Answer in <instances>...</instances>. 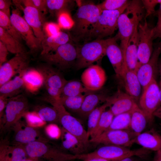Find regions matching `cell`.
<instances>
[{"instance_id": "91938a15", "label": "cell", "mask_w": 161, "mask_h": 161, "mask_svg": "<svg viewBox=\"0 0 161 161\" xmlns=\"http://www.w3.org/2000/svg\"><path fill=\"white\" fill-rule=\"evenodd\" d=\"M155 116L161 118V109H158L155 113Z\"/></svg>"}, {"instance_id": "4dcf8cb0", "label": "cell", "mask_w": 161, "mask_h": 161, "mask_svg": "<svg viewBox=\"0 0 161 161\" xmlns=\"http://www.w3.org/2000/svg\"><path fill=\"white\" fill-rule=\"evenodd\" d=\"M0 41L6 46L8 51L15 54L27 52L24 46L19 42L0 27Z\"/></svg>"}, {"instance_id": "277c9868", "label": "cell", "mask_w": 161, "mask_h": 161, "mask_svg": "<svg viewBox=\"0 0 161 161\" xmlns=\"http://www.w3.org/2000/svg\"><path fill=\"white\" fill-rule=\"evenodd\" d=\"M150 151L142 148L131 150L126 147L113 145H104L90 153L77 155V159L83 160L93 158H100L119 161L127 157L135 156L140 157L148 155Z\"/></svg>"}, {"instance_id": "3957f363", "label": "cell", "mask_w": 161, "mask_h": 161, "mask_svg": "<svg viewBox=\"0 0 161 161\" xmlns=\"http://www.w3.org/2000/svg\"><path fill=\"white\" fill-rule=\"evenodd\" d=\"M130 1L118 10L102 11L96 22L90 29L86 42L102 39L112 35L118 29L119 17L127 8Z\"/></svg>"}, {"instance_id": "ee69618b", "label": "cell", "mask_w": 161, "mask_h": 161, "mask_svg": "<svg viewBox=\"0 0 161 161\" xmlns=\"http://www.w3.org/2000/svg\"><path fill=\"white\" fill-rule=\"evenodd\" d=\"M25 117L27 124L32 127L41 126L45 123L42 120L36 112H27Z\"/></svg>"}, {"instance_id": "6f0895ef", "label": "cell", "mask_w": 161, "mask_h": 161, "mask_svg": "<svg viewBox=\"0 0 161 161\" xmlns=\"http://www.w3.org/2000/svg\"><path fill=\"white\" fill-rule=\"evenodd\" d=\"M155 13L157 16H161V3L160 4V6L158 10L155 11Z\"/></svg>"}, {"instance_id": "cb8c5ba5", "label": "cell", "mask_w": 161, "mask_h": 161, "mask_svg": "<svg viewBox=\"0 0 161 161\" xmlns=\"http://www.w3.org/2000/svg\"><path fill=\"white\" fill-rule=\"evenodd\" d=\"M120 78L123 80L128 94L137 100L140 95L141 86L137 72L127 69L125 66Z\"/></svg>"}, {"instance_id": "30bf717a", "label": "cell", "mask_w": 161, "mask_h": 161, "mask_svg": "<svg viewBox=\"0 0 161 161\" xmlns=\"http://www.w3.org/2000/svg\"><path fill=\"white\" fill-rule=\"evenodd\" d=\"M28 108V100L24 95L20 94L9 98L5 110L3 129L6 130L12 128L24 116Z\"/></svg>"}, {"instance_id": "603a6c76", "label": "cell", "mask_w": 161, "mask_h": 161, "mask_svg": "<svg viewBox=\"0 0 161 161\" xmlns=\"http://www.w3.org/2000/svg\"><path fill=\"white\" fill-rule=\"evenodd\" d=\"M134 143L145 149L157 152L161 150V135L152 128L137 135Z\"/></svg>"}, {"instance_id": "7402d4cb", "label": "cell", "mask_w": 161, "mask_h": 161, "mask_svg": "<svg viewBox=\"0 0 161 161\" xmlns=\"http://www.w3.org/2000/svg\"><path fill=\"white\" fill-rule=\"evenodd\" d=\"M139 23L136 25L123 53L125 63L127 69L136 72L138 69V27Z\"/></svg>"}, {"instance_id": "f6af8a7d", "label": "cell", "mask_w": 161, "mask_h": 161, "mask_svg": "<svg viewBox=\"0 0 161 161\" xmlns=\"http://www.w3.org/2000/svg\"><path fill=\"white\" fill-rule=\"evenodd\" d=\"M144 9L145 10V18L155 13L156 6L161 3V0H141Z\"/></svg>"}, {"instance_id": "ba28073f", "label": "cell", "mask_w": 161, "mask_h": 161, "mask_svg": "<svg viewBox=\"0 0 161 161\" xmlns=\"http://www.w3.org/2000/svg\"><path fill=\"white\" fill-rule=\"evenodd\" d=\"M51 104L57 110L59 123L62 125L63 128L75 136L88 147L90 143L89 137L80 122L71 114L61 104L60 100L54 102Z\"/></svg>"}, {"instance_id": "680465c9", "label": "cell", "mask_w": 161, "mask_h": 161, "mask_svg": "<svg viewBox=\"0 0 161 161\" xmlns=\"http://www.w3.org/2000/svg\"><path fill=\"white\" fill-rule=\"evenodd\" d=\"M160 88V105L158 109L161 108V80H160V86H159Z\"/></svg>"}, {"instance_id": "484cf974", "label": "cell", "mask_w": 161, "mask_h": 161, "mask_svg": "<svg viewBox=\"0 0 161 161\" xmlns=\"http://www.w3.org/2000/svg\"><path fill=\"white\" fill-rule=\"evenodd\" d=\"M70 39L68 33L62 31L54 35L45 37L41 42L40 55L54 51L61 46L69 41Z\"/></svg>"}, {"instance_id": "94428289", "label": "cell", "mask_w": 161, "mask_h": 161, "mask_svg": "<svg viewBox=\"0 0 161 161\" xmlns=\"http://www.w3.org/2000/svg\"><path fill=\"white\" fill-rule=\"evenodd\" d=\"M37 158L29 157L26 161H40Z\"/></svg>"}, {"instance_id": "7bdbcfd3", "label": "cell", "mask_w": 161, "mask_h": 161, "mask_svg": "<svg viewBox=\"0 0 161 161\" xmlns=\"http://www.w3.org/2000/svg\"><path fill=\"white\" fill-rule=\"evenodd\" d=\"M19 1L23 7H33L44 14L48 11L47 0H23Z\"/></svg>"}, {"instance_id": "c3c4849f", "label": "cell", "mask_w": 161, "mask_h": 161, "mask_svg": "<svg viewBox=\"0 0 161 161\" xmlns=\"http://www.w3.org/2000/svg\"><path fill=\"white\" fill-rule=\"evenodd\" d=\"M11 4V0H0V11L10 17V8Z\"/></svg>"}, {"instance_id": "60d3db41", "label": "cell", "mask_w": 161, "mask_h": 161, "mask_svg": "<svg viewBox=\"0 0 161 161\" xmlns=\"http://www.w3.org/2000/svg\"><path fill=\"white\" fill-rule=\"evenodd\" d=\"M129 1L127 0H106L97 5L101 11L114 10L122 8Z\"/></svg>"}, {"instance_id": "5bb4252c", "label": "cell", "mask_w": 161, "mask_h": 161, "mask_svg": "<svg viewBox=\"0 0 161 161\" xmlns=\"http://www.w3.org/2000/svg\"><path fill=\"white\" fill-rule=\"evenodd\" d=\"M160 105V88L155 78L143 89L139 100L140 108L147 117L150 123Z\"/></svg>"}, {"instance_id": "d6a6232c", "label": "cell", "mask_w": 161, "mask_h": 161, "mask_svg": "<svg viewBox=\"0 0 161 161\" xmlns=\"http://www.w3.org/2000/svg\"><path fill=\"white\" fill-rule=\"evenodd\" d=\"M110 105L108 102H106L101 106L97 107L88 115L86 131L89 137L95 131L102 113Z\"/></svg>"}, {"instance_id": "bcb514c9", "label": "cell", "mask_w": 161, "mask_h": 161, "mask_svg": "<svg viewBox=\"0 0 161 161\" xmlns=\"http://www.w3.org/2000/svg\"><path fill=\"white\" fill-rule=\"evenodd\" d=\"M60 27L58 25L53 22H45L43 27L45 37L54 35L59 32Z\"/></svg>"}, {"instance_id": "7dc6e473", "label": "cell", "mask_w": 161, "mask_h": 161, "mask_svg": "<svg viewBox=\"0 0 161 161\" xmlns=\"http://www.w3.org/2000/svg\"><path fill=\"white\" fill-rule=\"evenodd\" d=\"M45 131L47 134L52 138H57L61 136V130L55 123H52L47 126L45 128Z\"/></svg>"}, {"instance_id": "9a60e30c", "label": "cell", "mask_w": 161, "mask_h": 161, "mask_svg": "<svg viewBox=\"0 0 161 161\" xmlns=\"http://www.w3.org/2000/svg\"><path fill=\"white\" fill-rule=\"evenodd\" d=\"M104 69L97 64L87 67L82 72L81 80L84 86L89 90L94 92L101 89L106 80Z\"/></svg>"}, {"instance_id": "681fc988", "label": "cell", "mask_w": 161, "mask_h": 161, "mask_svg": "<svg viewBox=\"0 0 161 161\" xmlns=\"http://www.w3.org/2000/svg\"><path fill=\"white\" fill-rule=\"evenodd\" d=\"M8 51L5 45L0 41V66L7 62Z\"/></svg>"}, {"instance_id": "52a82bcc", "label": "cell", "mask_w": 161, "mask_h": 161, "mask_svg": "<svg viewBox=\"0 0 161 161\" xmlns=\"http://www.w3.org/2000/svg\"><path fill=\"white\" fill-rule=\"evenodd\" d=\"M29 157L45 161H71L77 156L64 152L49 144L47 142L35 141L25 145Z\"/></svg>"}, {"instance_id": "83f0119b", "label": "cell", "mask_w": 161, "mask_h": 161, "mask_svg": "<svg viewBox=\"0 0 161 161\" xmlns=\"http://www.w3.org/2000/svg\"><path fill=\"white\" fill-rule=\"evenodd\" d=\"M107 98L102 94L93 92L86 93L78 113L83 118L88 117L90 113L100 102H106Z\"/></svg>"}, {"instance_id": "e0dca14e", "label": "cell", "mask_w": 161, "mask_h": 161, "mask_svg": "<svg viewBox=\"0 0 161 161\" xmlns=\"http://www.w3.org/2000/svg\"><path fill=\"white\" fill-rule=\"evenodd\" d=\"M36 69L43 78V86L45 89H55L61 91L67 81L59 70L46 63L38 66Z\"/></svg>"}, {"instance_id": "ffe728a7", "label": "cell", "mask_w": 161, "mask_h": 161, "mask_svg": "<svg viewBox=\"0 0 161 161\" xmlns=\"http://www.w3.org/2000/svg\"><path fill=\"white\" fill-rule=\"evenodd\" d=\"M156 46L149 61L142 65L137 69V74L143 90L155 78V75L158 70V60L161 53Z\"/></svg>"}, {"instance_id": "4fadbf2b", "label": "cell", "mask_w": 161, "mask_h": 161, "mask_svg": "<svg viewBox=\"0 0 161 161\" xmlns=\"http://www.w3.org/2000/svg\"><path fill=\"white\" fill-rule=\"evenodd\" d=\"M136 135L131 130H107L99 136L90 138V143L104 145L129 147L134 143Z\"/></svg>"}, {"instance_id": "74e56055", "label": "cell", "mask_w": 161, "mask_h": 161, "mask_svg": "<svg viewBox=\"0 0 161 161\" xmlns=\"http://www.w3.org/2000/svg\"><path fill=\"white\" fill-rule=\"evenodd\" d=\"M7 155L9 161H26L29 157L25 145L21 144L7 145Z\"/></svg>"}, {"instance_id": "5b68a950", "label": "cell", "mask_w": 161, "mask_h": 161, "mask_svg": "<svg viewBox=\"0 0 161 161\" xmlns=\"http://www.w3.org/2000/svg\"><path fill=\"white\" fill-rule=\"evenodd\" d=\"M107 39H95L77 45V57L75 64L78 69L87 68L106 55Z\"/></svg>"}, {"instance_id": "d4e9b609", "label": "cell", "mask_w": 161, "mask_h": 161, "mask_svg": "<svg viewBox=\"0 0 161 161\" xmlns=\"http://www.w3.org/2000/svg\"><path fill=\"white\" fill-rule=\"evenodd\" d=\"M61 131L62 145L65 149L74 155L86 153L87 146L64 128H62Z\"/></svg>"}, {"instance_id": "d590c367", "label": "cell", "mask_w": 161, "mask_h": 161, "mask_svg": "<svg viewBox=\"0 0 161 161\" xmlns=\"http://www.w3.org/2000/svg\"><path fill=\"white\" fill-rule=\"evenodd\" d=\"M86 94L74 96L61 97L60 101L68 111L78 113Z\"/></svg>"}, {"instance_id": "8fae6325", "label": "cell", "mask_w": 161, "mask_h": 161, "mask_svg": "<svg viewBox=\"0 0 161 161\" xmlns=\"http://www.w3.org/2000/svg\"><path fill=\"white\" fill-rule=\"evenodd\" d=\"M10 19L32 53H34L41 50V41L35 36L31 27L21 15L18 9H13Z\"/></svg>"}, {"instance_id": "f5cc1de1", "label": "cell", "mask_w": 161, "mask_h": 161, "mask_svg": "<svg viewBox=\"0 0 161 161\" xmlns=\"http://www.w3.org/2000/svg\"><path fill=\"white\" fill-rule=\"evenodd\" d=\"M9 98L0 97V123H2L3 117V112L5 109Z\"/></svg>"}, {"instance_id": "6125c7cd", "label": "cell", "mask_w": 161, "mask_h": 161, "mask_svg": "<svg viewBox=\"0 0 161 161\" xmlns=\"http://www.w3.org/2000/svg\"><path fill=\"white\" fill-rule=\"evenodd\" d=\"M158 71H159L160 75V80H161V61L160 62L158 63Z\"/></svg>"}, {"instance_id": "11a10c76", "label": "cell", "mask_w": 161, "mask_h": 161, "mask_svg": "<svg viewBox=\"0 0 161 161\" xmlns=\"http://www.w3.org/2000/svg\"><path fill=\"white\" fill-rule=\"evenodd\" d=\"M83 161H114L100 158H93L83 160Z\"/></svg>"}, {"instance_id": "f35d334b", "label": "cell", "mask_w": 161, "mask_h": 161, "mask_svg": "<svg viewBox=\"0 0 161 161\" xmlns=\"http://www.w3.org/2000/svg\"><path fill=\"white\" fill-rule=\"evenodd\" d=\"M35 112L41 119L45 122L59 123L58 111L53 106H42L39 108Z\"/></svg>"}, {"instance_id": "ac0fdd59", "label": "cell", "mask_w": 161, "mask_h": 161, "mask_svg": "<svg viewBox=\"0 0 161 161\" xmlns=\"http://www.w3.org/2000/svg\"><path fill=\"white\" fill-rule=\"evenodd\" d=\"M20 121L19 120L12 128L17 144L25 145L35 141L48 142L47 139L44 137L37 129Z\"/></svg>"}, {"instance_id": "9f6ffc18", "label": "cell", "mask_w": 161, "mask_h": 161, "mask_svg": "<svg viewBox=\"0 0 161 161\" xmlns=\"http://www.w3.org/2000/svg\"><path fill=\"white\" fill-rule=\"evenodd\" d=\"M153 161H161V150L157 151Z\"/></svg>"}, {"instance_id": "816d5d0a", "label": "cell", "mask_w": 161, "mask_h": 161, "mask_svg": "<svg viewBox=\"0 0 161 161\" xmlns=\"http://www.w3.org/2000/svg\"><path fill=\"white\" fill-rule=\"evenodd\" d=\"M6 144L0 145V161H9L7 155V146Z\"/></svg>"}, {"instance_id": "d6986e66", "label": "cell", "mask_w": 161, "mask_h": 161, "mask_svg": "<svg viewBox=\"0 0 161 161\" xmlns=\"http://www.w3.org/2000/svg\"><path fill=\"white\" fill-rule=\"evenodd\" d=\"M106 102L110 103L109 110L114 116L131 112L138 105L134 98L119 90L113 96L107 97Z\"/></svg>"}, {"instance_id": "be15d7a7", "label": "cell", "mask_w": 161, "mask_h": 161, "mask_svg": "<svg viewBox=\"0 0 161 161\" xmlns=\"http://www.w3.org/2000/svg\"><path fill=\"white\" fill-rule=\"evenodd\" d=\"M156 47L159 49L161 53V41L157 43L156 44Z\"/></svg>"}, {"instance_id": "7c38bea8", "label": "cell", "mask_w": 161, "mask_h": 161, "mask_svg": "<svg viewBox=\"0 0 161 161\" xmlns=\"http://www.w3.org/2000/svg\"><path fill=\"white\" fill-rule=\"evenodd\" d=\"M30 61L29 53L27 52L16 54L0 66V86L15 75H21L29 68Z\"/></svg>"}, {"instance_id": "b9f144b4", "label": "cell", "mask_w": 161, "mask_h": 161, "mask_svg": "<svg viewBox=\"0 0 161 161\" xmlns=\"http://www.w3.org/2000/svg\"><path fill=\"white\" fill-rule=\"evenodd\" d=\"M58 24L63 29L70 30L72 27L74 22L70 12L63 11L60 13L57 16Z\"/></svg>"}, {"instance_id": "9c48e42d", "label": "cell", "mask_w": 161, "mask_h": 161, "mask_svg": "<svg viewBox=\"0 0 161 161\" xmlns=\"http://www.w3.org/2000/svg\"><path fill=\"white\" fill-rule=\"evenodd\" d=\"M154 27L145 18L138 27V69L149 60L153 53Z\"/></svg>"}, {"instance_id": "f907efd6", "label": "cell", "mask_w": 161, "mask_h": 161, "mask_svg": "<svg viewBox=\"0 0 161 161\" xmlns=\"http://www.w3.org/2000/svg\"><path fill=\"white\" fill-rule=\"evenodd\" d=\"M157 21L155 26L154 27V39L161 38V16H157Z\"/></svg>"}, {"instance_id": "8992f818", "label": "cell", "mask_w": 161, "mask_h": 161, "mask_svg": "<svg viewBox=\"0 0 161 161\" xmlns=\"http://www.w3.org/2000/svg\"><path fill=\"white\" fill-rule=\"evenodd\" d=\"M40 56L45 63L63 71L75 65L77 57V45L69 41L54 51Z\"/></svg>"}, {"instance_id": "1f68e13d", "label": "cell", "mask_w": 161, "mask_h": 161, "mask_svg": "<svg viewBox=\"0 0 161 161\" xmlns=\"http://www.w3.org/2000/svg\"><path fill=\"white\" fill-rule=\"evenodd\" d=\"M92 92L87 89L82 82L76 80H68L61 90V97L74 96Z\"/></svg>"}, {"instance_id": "f546056e", "label": "cell", "mask_w": 161, "mask_h": 161, "mask_svg": "<svg viewBox=\"0 0 161 161\" xmlns=\"http://www.w3.org/2000/svg\"><path fill=\"white\" fill-rule=\"evenodd\" d=\"M25 88L33 92L43 86V78L37 69L28 68L21 75Z\"/></svg>"}, {"instance_id": "e575fe53", "label": "cell", "mask_w": 161, "mask_h": 161, "mask_svg": "<svg viewBox=\"0 0 161 161\" xmlns=\"http://www.w3.org/2000/svg\"><path fill=\"white\" fill-rule=\"evenodd\" d=\"M131 117V112L114 116L109 127L106 131L130 130Z\"/></svg>"}, {"instance_id": "7a4b0ae2", "label": "cell", "mask_w": 161, "mask_h": 161, "mask_svg": "<svg viewBox=\"0 0 161 161\" xmlns=\"http://www.w3.org/2000/svg\"><path fill=\"white\" fill-rule=\"evenodd\" d=\"M144 10L141 1H130L127 8L119 17L118 31L114 37L117 41H120V46L123 54L136 25L143 18Z\"/></svg>"}, {"instance_id": "2e32d148", "label": "cell", "mask_w": 161, "mask_h": 161, "mask_svg": "<svg viewBox=\"0 0 161 161\" xmlns=\"http://www.w3.org/2000/svg\"><path fill=\"white\" fill-rule=\"evenodd\" d=\"M16 5L17 8L23 11L24 19L32 28L35 36L41 42L45 37L43 30L45 23V14L33 7Z\"/></svg>"}, {"instance_id": "4316f807", "label": "cell", "mask_w": 161, "mask_h": 161, "mask_svg": "<svg viewBox=\"0 0 161 161\" xmlns=\"http://www.w3.org/2000/svg\"><path fill=\"white\" fill-rule=\"evenodd\" d=\"M25 87L24 81L21 75L16 76L0 86V97L10 98L20 94Z\"/></svg>"}, {"instance_id": "8d00e7d4", "label": "cell", "mask_w": 161, "mask_h": 161, "mask_svg": "<svg viewBox=\"0 0 161 161\" xmlns=\"http://www.w3.org/2000/svg\"><path fill=\"white\" fill-rule=\"evenodd\" d=\"M114 117V115L109 109L103 112L90 138L97 137L106 131L109 127Z\"/></svg>"}, {"instance_id": "db71d44e", "label": "cell", "mask_w": 161, "mask_h": 161, "mask_svg": "<svg viewBox=\"0 0 161 161\" xmlns=\"http://www.w3.org/2000/svg\"><path fill=\"white\" fill-rule=\"evenodd\" d=\"M137 156H133L126 157L119 161H140Z\"/></svg>"}, {"instance_id": "836d02e7", "label": "cell", "mask_w": 161, "mask_h": 161, "mask_svg": "<svg viewBox=\"0 0 161 161\" xmlns=\"http://www.w3.org/2000/svg\"><path fill=\"white\" fill-rule=\"evenodd\" d=\"M74 4V1L73 0H47L48 11L51 14L56 16L63 11L70 12Z\"/></svg>"}, {"instance_id": "ab89813d", "label": "cell", "mask_w": 161, "mask_h": 161, "mask_svg": "<svg viewBox=\"0 0 161 161\" xmlns=\"http://www.w3.org/2000/svg\"><path fill=\"white\" fill-rule=\"evenodd\" d=\"M0 27L6 32L21 42L23 39L11 23L10 17L0 11Z\"/></svg>"}, {"instance_id": "f1b7e54d", "label": "cell", "mask_w": 161, "mask_h": 161, "mask_svg": "<svg viewBox=\"0 0 161 161\" xmlns=\"http://www.w3.org/2000/svg\"><path fill=\"white\" fill-rule=\"evenodd\" d=\"M148 122L147 117L137 105L131 112L130 130L137 136L145 130Z\"/></svg>"}, {"instance_id": "6da1fadb", "label": "cell", "mask_w": 161, "mask_h": 161, "mask_svg": "<svg viewBox=\"0 0 161 161\" xmlns=\"http://www.w3.org/2000/svg\"><path fill=\"white\" fill-rule=\"evenodd\" d=\"M101 10L92 3L82 4L73 16L74 22L68 34L72 41L76 43L85 42L91 28L96 22Z\"/></svg>"}, {"instance_id": "44dd1931", "label": "cell", "mask_w": 161, "mask_h": 161, "mask_svg": "<svg viewBox=\"0 0 161 161\" xmlns=\"http://www.w3.org/2000/svg\"><path fill=\"white\" fill-rule=\"evenodd\" d=\"M114 37L107 39L106 55L114 69L117 76L120 78L126 65L123 52Z\"/></svg>"}]
</instances>
